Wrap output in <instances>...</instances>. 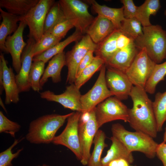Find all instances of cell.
I'll list each match as a JSON object with an SVG mask.
<instances>
[{"label": "cell", "instance_id": "cell-1", "mask_svg": "<svg viewBox=\"0 0 166 166\" xmlns=\"http://www.w3.org/2000/svg\"><path fill=\"white\" fill-rule=\"evenodd\" d=\"M129 96L132 103L129 109L128 123L135 131L156 137L157 131L152 102L144 88L133 86Z\"/></svg>", "mask_w": 166, "mask_h": 166}, {"label": "cell", "instance_id": "cell-2", "mask_svg": "<svg viewBox=\"0 0 166 166\" xmlns=\"http://www.w3.org/2000/svg\"><path fill=\"white\" fill-rule=\"evenodd\" d=\"M72 113L47 114L33 120L29 124L26 140L34 144L52 143L57 132Z\"/></svg>", "mask_w": 166, "mask_h": 166}, {"label": "cell", "instance_id": "cell-3", "mask_svg": "<svg viewBox=\"0 0 166 166\" xmlns=\"http://www.w3.org/2000/svg\"><path fill=\"white\" fill-rule=\"evenodd\" d=\"M111 131L112 136L121 141L130 152H142L150 159L156 155L158 144L148 135L136 131H128L118 123L112 125Z\"/></svg>", "mask_w": 166, "mask_h": 166}, {"label": "cell", "instance_id": "cell-4", "mask_svg": "<svg viewBox=\"0 0 166 166\" xmlns=\"http://www.w3.org/2000/svg\"><path fill=\"white\" fill-rule=\"evenodd\" d=\"M142 35L135 40L136 46L146 49L150 58L156 64L166 59V30L159 25L143 27Z\"/></svg>", "mask_w": 166, "mask_h": 166}, {"label": "cell", "instance_id": "cell-5", "mask_svg": "<svg viewBox=\"0 0 166 166\" xmlns=\"http://www.w3.org/2000/svg\"><path fill=\"white\" fill-rule=\"evenodd\" d=\"M66 18L83 34L94 19L89 12V6L79 0H60L58 1Z\"/></svg>", "mask_w": 166, "mask_h": 166}, {"label": "cell", "instance_id": "cell-6", "mask_svg": "<svg viewBox=\"0 0 166 166\" xmlns=\"http://www.w3.org/2000/svg\"><path fill=\"white\" fill-rule=\"evenodd\" d=\"M129 109L121 100L110 97L95 108L96 121L98 128L104 124L114 121L121 120L128 122Z\"/></svg>", "mask_w": 166, "mask_h": 166}, {"label": "cell", "instance_id": "cell-7", "mask_svg": "<svg viewBox=\"0 0 166 166\" xmlns=\"http://www.w3.org/2000/svg\"><path fill=\"white\" fill-rule=\"evenodd\" d=\"M81 112H72L67 120L66 126L61 133L55 136L52 143L56 145H61L70 150L77 159L82 158L78 134V124Z\"/></svg>", "mask_w": 166, "mask_h": 166}, {"label": "cell", "instance_id": "cell-8", "mask_svg": "<svg viewBox=\"0 0 166 166\" xmlns=\"http://www.w3.org/2000/svg\"><path fill=\"white\" fill-rule=\"evenodd\" d=\"M55 2L53 0H39L37 4L25 15L21 17L29 29V38L38 42L44 34V26L46 16Z\"/></svg>", "mask_w": 166, "mask_h": 166}, {"label": "cell", "instance_id": "cell-9", "mask_svg": "<svg viewBox=\"0 0 166 166\" xmlns=\"http://www.w3.org/2000/svg\"><path fill=\"white\" fill-rule=\"evenodd\" d=\"M156 64L148 56L145 48H143L125 73L133 86L144 89Z\"/></svg>", "mask_w": 166, "mask_h": 166}, {"label": "cell", "instance_id": "cell-10", "mask_svg": "<svg viewBox=\"0 0 166 166\" xmlns=\"http://www.w3.org/2000/svg\"><path fill=\"white\" fill-rule=\"evenodd\" d=\"M97 46V45L86 34L83 36L71 50L65 54L66 66L68 68L66 83L69 84L74 83L77 70L81 61L88 51L90 50L95 51Z\"/></svg>", "mask_w": 166, "mask_h": 166}, {"label": "cell", "instance_id": "cell-11", "mask_svg": "<svg viewBox=\"0 0 166 166\" xmlns=\"http://www.w3.org/2000/svg\"><path fill=\"white\" fill-rule=\"evenodd\" d=\"M106 66L104 64L100 70L99 76L92 88L81 95L80 102L81 113L89 112L112 94L108 88L105 79Z\"/></svg>", "mask_w": 166, "mask_h": 166}, {"label": "cell", "instance_id": "cell-12", "mask_svg": "<svg viewBox=\"0 0 166 166\" xmlns=\"http://www.w3.org/2000/svg\"><path fill=\"white\" fill-rule=\"evenodd\" d=\"M95 108L89 112V118L87 121L79 120V122L78 134L82 156L80 162L85 166L87 165L91 154V146L99 129L96 119Z\"/></svg>", "mask_w": 166, "mask_h": 166}, {"label": "cell", "instance_id": "cell-13", "mask_svg": "<svg viewBox=\"0 0 166 166\" xmlns=\"http://www.w3.org/2000/svg\"><path fill=\"white\" fill-rule=\"evenodd\" d=\"M105 79L113 96L121 101L127 99L129 96L133 85L125 73L106 66Z\"/></svg>", "mask_w": 166, "mask_h": 166}, {"label": "cell", "instance_id": "cell-14", "mask_svg": "<svg viewBox=\"0 0 166 166\" xmlns=\"http://www.w3.org/2000/svg\"><path fill=\"white\" fill-rule=\"evenodd\" d=\"M5 92V103H17L19 101L20 93L17 84L15 75L13 69L7 65L3 55H0V93Z\"/></svg>", "mask_w": 166, "mask_h": 166}, {"label": "cell", "instance_id": "cell-15", "mask_svg": "<svg viewBox=\"0 0 166 166\" xmlns=\"http://www.w3.org/2000/svg\"><path fill=\"white\" fill-rule=\"evenodd\" d=\"M81 95L80 89L74 83L66 86L65 91L59 94H55L49 90L40 93L41 98L59 103L65 108L82 112L80 102Z\"/></svg>", "mask_w": 166, "mask_h": 166}, {"label": "cell", "instance_id": "cell-16", "mask_svg": "<svg viewBox=\"0 0 166 166\" xmlns=\"http://www.w3.org/2000/svg\"><path fill=\"white\" fill-rule=\"evenodd\" d=\"M26 26L24 21H20L16 31L12 35L8 36L6 40V48L11 55L13 67L17 74L21 68V56L27 44L23 37L24 30Z\"/></svg>", "mask_w": 166, "mask_h": 166}, {"label": "cell", "instance_id": "cell-17", "mask_svg": "<svg viewBox=\"0 0 166 166\" xmlns=\"http://www.w3.org/2000/svg\"><path fill=\"white\" fill-rule=\"evenodd\" d=\"M35 42L33 39L29 38L22 54L21 68L18 73L15 75L20 93L28 91L31 88L28 82V77L34 57L32 49Z\"/></svg>", "mask_w": 166, "mask_h": 166}, {"label": "cell", "instance_id": "cell-18", "mask_svg": "<svg viewBox=\"0 0 166 166\" xmlns=\"http://www.w3.org/2000/svg\"><path fill=\"white\" fill-rule=\"evenodd\" d=\"M140 50L134 41L127 47L118 50L105 64L125 73Z\"/></svg>", "mask_w": 166, "mask_h": 166}, {"label": "cell", "instance_id": "cell-19", "mask_svg": "<svg viewBox=\"0 0 166 166\" xmlns=\"http://www.w3.org/2000/svg\"><path fill=\"white\" fill-rule=\"evenodd\" d=\"M116 30L114 25L110 21L98 15L94 18L86 34L94 43L98 45Z\"/></svg>", "mask_w": 166, "mask_h": 166}, {"label": "cell", "instance_id": "cell-20", "mask_svg": "<svg viewBox=\"0 0 166 166\" xmlns=\"http://www.w3.org/2000/svg\"><path fill=\"white\" fill-rule=\"evenodd\" d=\"M65 54L63 51L54 56L49 61L40 81L42 88L49 78L54 83L61 81V71L63 67L66 65Z\"/></svg>", "mask_w": 166, "mask_h": 166}, {"label": "cell", "instance_id": "cell-21", "mask_svg": "<svg viewBox=\"0 0 166 166\" xmlns=\"http://www.w3.org/2000/svg\"><path fill=\"white\" fill-rule=\"evenodd\" d=\"M112 144L106 154L101 159L102 166H108L111 161L120 159L127 160L130 164L132 163L134 159L132 152L119 140L114 136L110 138Z\"/></svg>", "mask_w": 166, "mask_h": 166}, {"label": "cell", "instance_id": "cell-22", "mask_svg": "<svg viewBox=\"0 0 166 166\" xmlns=\"http://www.w3.org/2000/svg\"><path fill=\"white\" fill-rule=\"evenodd\" d=\"M0 12L2 18L0 25V49L2 51L8 53L5 46L6 38L17 30V23L21 21V18L4 11L1 8Z\"/></svg>", "mask_w": 166, "mask_h": 166}, {"label": "cell", "instance_id": "cell-23", "mask_svg": "<svg viewBox=\"0 0 166 166\" xmlns=\"http://www.w3.org/2000/svg\"><path fill=\"white\" fill-rule=\"evenodd\" d=\"M98 15L110 21L116 29L121 30L122 23L124 20L123 6L120 8H113L105 5H102L94 0H87Z\"/></svg>", "mask_w": 166, "mask_h": 166}, {"label": "cell", "instance_id": "cell-24", "mask_svg": "<svg viewBox=\"0 0 166 166\" xmlns=\"http://www.w3.org/2000/svg\"><path fill=\"white\" fill-rule=\"evenodd\" d=\"M80 31L76 29L75 31L64 41L59 42L50 49L33 57V61H42L45 63L57 54L63 51L68 45L74 42L78 41L83 36Z\"/></svg>", "mask_w": 166, "mask_h": 166}, {"label": "cell", "instance_id": "cell-25", "mask_svg": "<svg viewBox=\"0 0 166 166\" xmlns=\"http://www.w3.org/2000/svg\"><path fill=\"white\" fill-rule=\"evenodd\" d=\"M39 0H0V7L13 14L22 17L35 6Z\"/></svg>", "mask_w": 166, "mask_h": 166}, {"label": "cell", "instance_id": "cell-26", "mask_svg": "<svg viewBox=\"0 0 166 166\" xmlns=\"http://www.w3.org/2000/svg\"><path fill=\"white\" fill-rule=\"evenodd\" d=\"M121 33L116 30L101 42L97 45L94 51L96 56L104 60L105 63L119 50L117 47V39Z\"/></svg>", "mask_w": 166, "mask_h": 166}, {"label": "cell", "instance_id": "cell-27", "mask_svg": "<svg viewBox=\"0 0 166 166\" xmlns=\"http://www.w3.org/2000/svg\"><path fill=\"white\" fill-rule=\"evenodd\" d=\"M161 7L159 0H146L140 6H137L136 18L141 23L143 27L152 25L150 17L155 15Z\"/></svg>", "mask_w": 166, "mask_h": 166}, {"label": "cell", "instance_id": "cell-28", "mask_svg": "<svg viewBox=\"0 0 166 166\" xmlns=\"http://www.w3.org/2000/svg\"><path fill=\"white\" fill-rule=\"evenodd\" d=\"M106 135L103 131L98 129L95 136L94 148L89 160L87 166H102L101 157L103 151L108 145L105 143Z\"/></svg>", "mask_w": 166, "mask_h": 166}, {"label": "cell", "instance_id": "cell-29", "mask_svg": "<svg viewBox=\"0 0 166 166\" xmlns=\"http://www.w3.org/2000/svg\"><path fill=\"white\" fill-rule=\"evenodd\" d=\"M154 112L156 121L158 132L162 130L166 121V90L163 93L158 92L152 102Z\"/></svg>", "mask_w": 166, "mask_h": 166}, {"label": "cell", "instance_id": "cell-30", "mask_svg": "<svg viewBox=\"0 0 166 166\" xmlns=\"http://www.w3.org/2000/svg\"><path fill=\"white\" fill-rule=\"evenodd\" d=\"M105 64L103 60L98 56H95L92 62L84 69L75 81L74 84L80 89L81 87L86 83L97 71L101 69Z\"/></svg>", "mask_w": 166, "mask_h": 166}, {"label": "cell", "instance_id": "cell-31", "mask_svg": "<svg viewBox=\"0 0 166 166\" xmlns=\"http://www.w3.org/2000/svg\"><path fill=\"white\" fill-rule=\"evenodd\" d=\"M65 19L58 1L54 2L46 16L44 26V34L49 33L55 25Z\"/></svg>", "mask_w": 166, "mask_h": 166}, {"label": "cell", "instance_id": "cell-32", "mask_svg": "<svg viewBox=\"0 0 166 166\" xmlns=\"http://www.w3.org/2000/svg\"><path fill=\"white\" fill-rule=\"evenodd\" d=\"M166 75V61L162 63L156 64L145 85L144 89L145 91L150 94H154L156 85L160 81L164 80Z\"/></svg>", "mask_w": 166, "mask_h": 166}, {"label": "cell", "instance_id": "cell-33", "mask_svg": "<svg viewBox=\"0 0 166 166\" xmlns=\"http://www.w3.org/2000/svg\"><path fill=\"white\" fill-rule=\"evenodd\" d=\"M45 64L42 61H35L32 64L28 82L31 88L34 91L39 92L42 89L40 81L45 70Z\"/></svg>", "mask_w": 166, "mask_h": 166}, {"label": "cell", "instance_id": "cell-34", "mask_svg": "<svg viewBox=\"0 0 166 166\" xmlns=\"http://www.w3.org/2000/svg\"><path fill=\"white\" fill-rule=\"evenodd\" d=\"M142 26L136 18H125L122 23L120 31L135 41L143 34Z\"/></svg>", "mask_w": 166, "mask_h": 166}, {"label": "cell", "instance_id": "cell-35", "mask_svg": "<svg viewBox=\"0 0 166 166\" xmlns=\"http://www.w3.org/2000/svg\"><path fill=\"white\" fill-rule=\"evenodd\" d=\"M61 39L50 33L44 34L40 40L34 44L32 50L33 57L40 54L53 47Z\"/></svg>", "mask_w": 166, "mask_h": 166}, {"label": "cell", "instance_id": "cell-36", "mask_svg": "<svg viewBox=\"0 0 166 166\" xmlns=\"http://www.w3.org/2000/svg\"><path fill=\"white\" fill-rule=\"evenodd\" d=\"M24 138L16 139L13 143L8 148L0 153V166H12L13 160L19 155L23 150V148L18 149L17 152L13 153L12 149L19 142L23 140Z\"/></svg>", "mask_w": 166, "mask_h": 166}, {"label": "cell", "instance_id": "cell-37", "mask_svg": "<svg viewBox=\"0 0 166 166\" xmlns=\"http://www.w3.org/2000/svg\"><path fill=\"white\" fill-rule=\"evenodd\" d=\"M21 128V126L16 122L13 121L8 119L0 111V133L10 134L13 137H15L16 133Z\"/></svg>", "mask_w": 166, "mask_h": 166}, {"label": "cell", "instance_id": "cell-38", "mask_svg": "<svg viewBox=\"0 0 166 166\" xmlns=\"http://www.w3.org/2000/svg\"><path fill=\"white\" fill-rule=\"evenodd\" d=\"M73 27L74 26L72 22L66 18L55 25L49 33L61 39L64 38L68 31Z\"/></svg>", "mask_w": 166, "mask_h": 166}, {"label": "cell", "instance_id": "cell-39", "mask_svg": "<svg viewBox=\"0 0 166 166\" xmlns=\"http://www.w3.org/2000/svg\"><path fill=\"white\" fill-rule=\"evenodd\" d=\"M123 5V13L126 19L136 18L137 6L134 4L132 0H121Z\"/></svg>", "mask_w": 166, "mask_h": 166}, {"label": "cell", "instance_id": "cell-40", "mask_svg": "<svg viewBox=\"0 0 166 166\" xmlns=\"http://www.w3.org/2000/svg\"><path fill=\"white\" fill-rule=\"evenodd\" d=\"M94 52V51L93 50L89 51L82 58L78 65L76 73V78L79 76L84 69L92 62L95 57V56H93Z\"/></svg>", "mask_w": 166, "mask_h": 166}, {"label": "cell", "instance_id": "cell-41", "mask_svg": "<svg viewBox=\"0 0 166 166\" xmlns=\"http://www.w3.org/2000/svg\"><path fill=\"white\" fill-rule=\"evenodd\" d=\"M134 41V40L121 32L117 38V47L119 50L124 49Z\"/></svg>", "mask_w": 166, "mask_h": 166}, {"label": "cell", "instance_id": "cell-42", "mask_svg": "<svg viewBox=\"0 0 166 166\" xmlns=\"http://www.w3.org/2000/svg\"><path fill=\"white\" fill-rule=\"evenodd\" d=\"M156 153V155L162 162L163 166H166V143L163 141L158 144Z\"/></svg>", "mask_w": 166, "mask_h": 166}, {"label": "cell", "instance_id": "cell-43", "mask_svg": "<svg viewBox=\"0 0 166 166\" xmlns=\"http://www.w3.org/2000/svg\"><path fill=\"white\" fill-rule=\"evenodd\" d=\"M108 166H133L126 160L120 159L113 160L109 164Z\"/></svg>", "mask_w": 166, "mask_h": 166}, {"label": "cell", "instance_id": "cell-44", "mask_svg": "<svg viewBox=\"0 0 166 166\" xmlns=\"http://www.w3.org/2000/svg\"><path fill=\"white\" fill-rule=\"evenodd\" d=\"M0 104L1 106L3 108V109L7 113L6 110L5 108V107L4 105V103H3V102L2 101V99H1V97L0 98Z\"/></svg>", "mask_w": 166, "mask_h": 166}, {"label": "cell", "instance_id": "cell-45", "mask_svg": "<svg viewBox=\"0 0 166 166\" xmlns=\"http://www.w3.org/2000/svg\"><path fill=\"white\" fill-rule=\"evenodd\" d=\"M163 141L166 143V127L165 129V131L164 134Z\"/></svg>", "mask_w": 166, "mask_h": 166}, {"label": "cell", "instance_id": "cell-46", "mask_svg": "<svg viewBox=\"0 0 166 166\" xmlns=\"http://www.w3.org/2000/svg\"><path fill=\"white\" fill-rule=\"evenodd\" d=\"M37 166H51L49 165L45 164H43L42 165H38Z\"/></svg>", "mask_w": 166, "mask_h": 166}, {"label": "cell", "instance_id": "cell-47", "mask_svg": "<svg viewBox=\"0 0 166 166\" xmlns=\"http://www.w3.org/2000/svg\"><path fill=\"white\" fill-rule=\"evenodd\" d=\"M164 15L166 16V9L165 10L164 12Z\"/></svg>", "mask_w": 166, "mask_h": 166}]
</instances>
